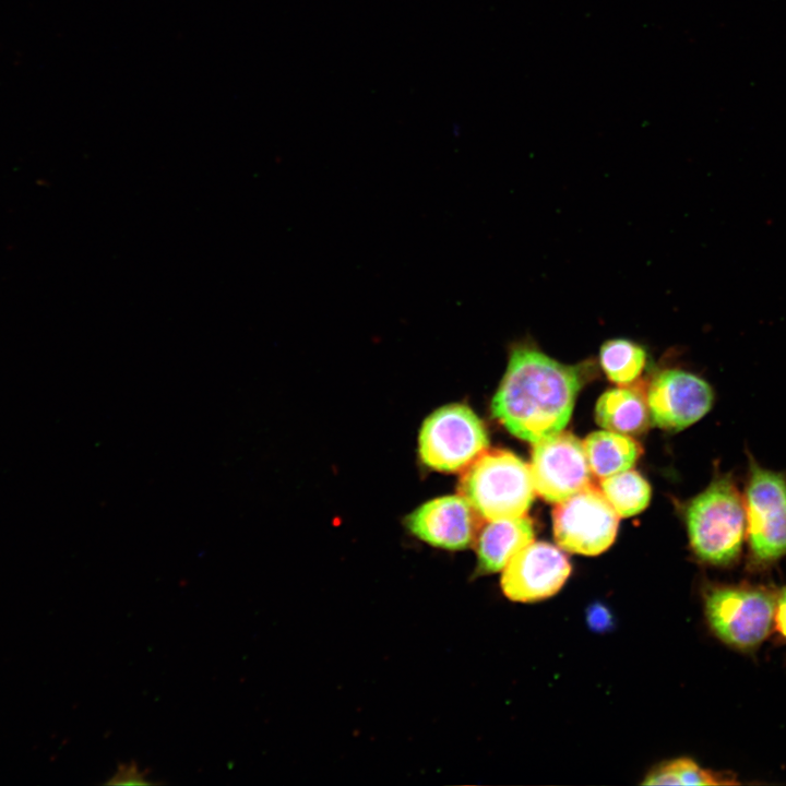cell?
Returning <instances> with one entry per match:
<instances>
[{
  "label": "cell",
  "mask_w": 786,
  "mask_h": 786,
  "mask_svg": "<svg viewBox=\"0 0 786 786\" xmlns=\"http://www.w3.org/2000/svg\"><path fill=\"white\" fill-rule=\"evenodd\" d=\"M742 488L750 568H767L786 556V471L761 465L747 453Z\"/></svg>",
  "instance_id": "obj_4"
},
{
  "label": "cell",
  "mask_w": 786,
  "mask_h": 786,
  "mask_svg": "<svg viewBox=\"0 0 786 786\" xmlns=\"http://www.w3.org/2000/svg\"><path fill=\"white\" fill-rule=\"evenodd\" d=\"M618 516L603 491L588 485L555 507L556 541L569 552L598 555L614 543Z\"/></svg>",
  "instance_id": "obj_7"
},
{
  "label": "cell",
  "mask_w": 786,
  "mask_h": 786,
  "mask_svg": "<svg viewBox=\"0 0 786 786\" xmlns=\"http://www.w3.org/2000/svg\"><path fill=\"white\" fill-rule=\"evenodd\" d=\"M529 468L535 491L548 502H561L591 485L584 444L568 431L535 442Z\"/></svg>",
  "instance_id": "obj_8"
},
{
  "label": "cell",
  "mask_w": 786,
  "mask_h": 786,
  "mask_svg": "<svg viewBox=\"0 0 786 786\" xmlns=\"http://www.w3.org/2000/svg\"><path fill=\"white\" fill-rule=\"evenodd\" d=\"M684 520L694 555L713 565L738 560L746 540L742 490L731 473L716 475L686 507Z\"/></svg>",
  "instance_id": "obj_2"
},
{
  "label": "cell",
  "mask_w": 786,
  "mask_h": 786,
  "mask_svg": "<svg viewBox=\"0 0 786 786\" xmlns=\"http://www.w3.org/2000/svg\"><path fill=\"white\" fill-rule=\"evenodd\" d=\"M774 628L786 641V586L776 595Z\"/></svg>",
  "instance_id": "obj_20"
},
{
  "label": "cell",
  "mask_w": 786,
  "mask_h": 786,
  "mask_svg": "<svg viewBox=\"0 0 786 786\" xmlns=\"http://www.w3.org/2000/svg\"><path fill=\"white\" fill-rule=\"evenodd\" d=\"M599 361L610 381L627 385L641 376L646 364V352L633 341L612 338L602 345Z\"/></svg>",
  "instance_id": "obj_15"
},
{
  "label": "cell",
  "mask_w": 786,
  "mask_h": 786,
  "mask_svg": "<svg viewBox=\"0 0 786 786\" xmlns=\"http://www.w3.org/2000/svg\"><path fill=\"white\" fill-rule=\"evenodd\" d=\"M583 444L590 468L599 478L630 469L641 454L635 440L610 430L592 432Z\"/></svg>",
  "instance_id": "obj_14"
},
{
  "label": "cell",
  "mask_w": 786,
  "mask_h": 786,
  "mask_svg": "<svg viewBox=\"0 0 786 786\" xmlns=\"http://www.w3.org/2000/svg\"><path fill=\"white\" fill-rule=\"evenodd\" d=\"M421 462L440 472L465 469L488 448L480 418L464 404L444 405L424 421L418 439Z\"/></svg>",
  "instance_id": "obj_6"
},
{
  "label": "cell",
  "mask_w": 786,
  "mask_h": 786,
  "mask_svg": "<svg viewBox=\"0 0 786 786\" xmlns=\"http://www.w3.org/2000/svg\"><path fill=\"white\" fill-rule=\"evenodd\" d=\"M583 376L580 366L561 364L531 343L515 344L492 414L513 436L535 443L567 426Z\"/></svg>",
  "instance_id": "obj_1"
},
{
  "label": "cell",
  "mask_w": 786,
  "mask_h": 786,
  "mask_svg": "<svg viewBox=\"0 0 786 786\" xmlns=\"http://www.w3.org/2000/svg\"><path fill=\"white\" fill-rule=\"evenodd\" d=\"M147 769L141 770L136 761L119 763L116 772L106 782L107 785H154L148 777Z\"/></svg>",
  "instance_id": "obj_18"
},
{
  "label": "cell",
  "mask_w": 786,
  "mask_h": 786,
  "mask_svg": "<svg viewBox=\"0 0 786 786\" xmlns=\"http://www.w3.org/2000/svg\"><path fill=\"white\" fill-rule=\"evenodd\" d=\"M531 519L517 516L488 520L475 537L477 571L480 574L502 571L513 556L533 541Z\"/></svg>",
  "instance_id": "obj_12"
},
{
  "label": "cell",
  "mask_w": 786,
  "mask_h": 786,
  "mask_svg": "<svg viewBox=\"0 0 786 786\" xmlns=\"http://www.w3.org/2000/svg\"><path fill=\"white\" fill-rule=\"evenodd\" d=\"M645 785H731L733 776L704 770L690 759H677L662 764L642 782Z\"/></svg>",
  "instance_id": "obj_17"
},
{
  "label": "cell",
  "mask_w": 786,
  "mask_h": 786,
  "mask_svg": "<svg viewBox=\"0 0 786 786\" xmlns=\"http://www.w3.org/2000/svg\"><path fill=\"white\" fill-rule=\"evenodd\" d=\"M570 572L571 564L561 549L545 541H532L502 570L501 588L513 602H537L555 595Z\"/></svg>",
  "instance_id": "obj_10"
},
{
  "label": "cell",
  "mask_w": 786,
  "mask_h": 786,
  "mask_svg": "<svg viewBox=\"0 0 786 786\" xmlns=\"http://www.w3.org/2000/svg\"><path fill=\"white\" fill-rule=\"evenodd\" d=\"M711 384L680 369L657 373L648 385L646 402L652 421L659 428L678 431L704 417L714 404Z\"/></svg>",
  "instance_id": "obj_9"
},
{
  "label": "cell",
  "mask_w": 786,
  "mask_h": 786,
  "mask_svg": "<svg viewBox=\"0 0 786 786\" xmlns=\"http://www.w3.org/2000/svg\"><path fill=\"white\" fill-rule=\"evenodd\" d=\"M480 519L458 495L425 502L406 517L405 524L413 535L433 547L462 550L474 543Z\"/></svg>",
  "instance_id": "obj_11"
},
{
  "label": "cell",
  "mask_w": 786,
  "mask_h": 786,
  "mask_svg": "<svg viewBox=\"0 0 786 786\" xmlns=\"http://www.w3.org/2000/svg\"><path fill=\"white\" fill-rule=\"evenodd\" d=\"M776 595L766 587L718 585L704 594L707 622L727 645L750 652L774 629Z\"/></svg>",
  "instance_id": "obj_5"
},
{
  "label": "cell",
  "mask_w": 786,
  "mask_h": 786,
  "mask_svg": "<svg viewBox=\"0 0 786 786\" xmlns=\"http://www.w3.org/2000/svg\"><path fill=\"white\" fill-rule=\"evenodd\" d=\"M595 419L606 430L631 436L648 427L651 415L646 398L640 391L616 388L604 392L598 398Z\"/></svg>",
  "instance_id": "obj_13"
},
{
  "label": "cell",
  "mask_w": 786,
  "mask_h": 786,
  "mask_svg": "<svg viewBox=\"0 0 786 786\" xmlns=\"http://www.w3.org/2000/svg\"><path fill=\"white\" fill-rule=\"evenodd\" d=\"M600 487L617 514L623 517L643 511L651 499L648 483L630 469L603 478Z\"/></svg>",
  "instance_id": "obj_16"
},
{
  "label": "cell",
  "mask_w": 786,
  "mask_h": 786,
  "mask_svg": "<svg viewBox=\"0 0 786 786\" xmlns=\"http://www.w3.org/2000/svg\"><path fill=\"white\" fill-rule=\"evenodd\" d=\"M463 471L458 493L481 519L523 516L532 505L535 488L531 468L514 453L486 450Z\"/></svg>",
  "instance_id": "obj_3"
},
{
  "label": "cell",
  "mask_w": 786,
  "mask_h": 786,
  "mask_svg": "<svg viewBox=\"0 0 786 786\" xmlns=\"http://www.w3.org/2000/svg\"><path fill=\"white\" fill-rule=\"evenodd\" d=\"M586 621L594 631L604 632L612 627L610 610L600 603L592 604L586 610Z\"/></svg>",
  "instance_id": "obj_19"
}]
</instances>
